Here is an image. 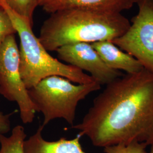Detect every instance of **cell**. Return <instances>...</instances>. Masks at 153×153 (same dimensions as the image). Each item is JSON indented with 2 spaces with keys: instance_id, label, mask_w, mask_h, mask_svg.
I'll return each instance as SVG.
<instances>
[{
  "instance_id": "10",
  "label": "cell",
  "mask_w": 153,
  "mask_h": 153,
  "mask_svg": "<svg viewBox=\"0 0 153 153\" xmlns=\"http://www.w3.org/2000/svg\"><path fill=\"white\" fill-rule=\"evenodd\" d=\"M91 45L106 65L112 69L126 71V74H134L144 68L139 61L111 41H102Z\"/></svg>"
},
{
  "instance_id": "11",
  "label": "cell",
  "mask_w": 153,
  "mask_h": 153,
  "mask_svg": "<svg viewBox=\"0 0 153 153\" xmlns=\"http://www.w3.org/2000/svg\"><path fill=\"white\" fill-rule=\"evenodd\" d=\"M26 136L24 127L20 125L13 128L9 137L0 134V153H24L23 143Z\"/></svg>"
},
{
  "instance_id": "6",
  "label": "cell",
  "mask_w": 153,
  "mask_h": 153,
  "mask_svg": "<svg viewBox=\"0 0 153 153\" xmlns=\"http://www.w3.org/2000/svg\"><path fill=\"white\" fill-rule=\"evenodd\" d=\"M138 11L123 35L111 41L153 73V0H136Z\"/></svg>"
},
{
  "instance_id": "14",
  "label": "cell",
  "mask_w": 153,
  "mask_h": 153,
  "mask_svg": "<svg viewBox=\"0 0 153 153\" xmlns=\"http://www.w3.org/2000/svg\"><path fill=\"white\" fill-rule=\"evenodd\" d=\"M16 33L8 14L0 6V47L9 36Z\"/></svg>"
},
{
  "instance_id": "9",
  "label": "cell",
  "mask_w": 153,
  "mask_h": 153,
  "mask_svg": "<svg viewBox=\"0 0 153 153\" xmlns=\"http://www.w3.org/2000/svg\"><path fill=\"white\" fill-rule=\"evenodd\" d=\"M44 127L40 126L35 134L25 140L23 143L24 153H86L82 149L80 139L77 135L72 140L61 138L55 141L45 140L42 136Z\"/></svg>"
},
{
  "instance_id": "17",
  "label": "cell",
  "mask_w": 153,
  "mask_h": 153,
  "mask_svg": "<svg viewBox=\"0 0 153 153\" xmlns=\"http://www.w3.org/2000/svg\"><path fill=\"white\" fill-rule=\"evenodd\" d=\"M151 146V148H150V152L149 153H153V144L150 145Z\"/></svg>"
},
{
  "instance_id": "7",
  "label": "cell",
  "mask_w": 153,
  "mask_h": 153,
  "mask_svg": "<svg viewBox=\"0 0 153 153\" xmlns=\"http://www.w3.org/2000/svg\"><path fill=\"white\" fill-rule=\"evenodd\" d=\"M59 58L77 68L88 71L102 85H107L123 76L120 71L110 68L91 44L77 43L66 45L56 51Z\"/></svg>"
},
{
  "instance_id": "5",
  "label": "cell",
  "mask_w": 153,
  "mask_h": 153,
  "mask_svg": "<svg viewBox=\"0 0 153 153\" xmlns=\"http://www.w3.org/2000/svg\"><path fill=\"white\" fill-rule=\"evenodd\" d=\"M0 94L16 102L23 123H33L37 111L21 77L19 50L15 35L9 36L0 47Z\"/></svg>"
},
{
  "instance_id": "15",
  "label": "cell",
  "mask_w": 153,
  "mask_h": 153,
  "mask_svg": "<svg viewBox=\"0 0 153 153\" xmlns=\"http://www.w3.org/2000/svg\"><path fill=\"white\" fill-rule=\"evenodd\" d=\"M16 111L11 114H5L0 111V134H5L10 131V117Z\"/></svg>"
},
{
  "instance_id": "2",
  "label": "cell",
  "mask_w": 153,
  "mask_h": 153,
  "mask_svg": "<svg viewBox=\"0 0 153 153\" xmlns=\"http://www.w3.org/2000/svg\"><path fill=\"white\" fill-rule=\"evenodd\" d=\"M130 25L121 13L67 9L51 14L43 23L38 38L48 51H56L68 44L112 41Z\"/></svg>"
},
{
  "instance_id": "3",
  "label": "cell",
  "mask_w": 153,
  "mask_h": 153,
  "mask_svg": "<svg viewBox=\"0 0 153 153\" xmlns=\"http://www.w3.org/2000/svg\"><path fill=\"white\" fill-rule=\"evenodd\" d=\"M0 6L8 14L19 39L20 73L27 88L52 76H63L78 84L95 81L92 76L75 66L65 64L53 57L33 31V25L0 0Z\"/></svg>"
},
{
  "instance_id": "1",
  "label": "cell",
  "mask_w": 153,
  "mask_h": 153,
  "mask_svg": "<svg viewBox=\"0 0 153 153\" xmlns=\"http://www.w3.org/2000/svg\"><path fill=\"white\" fill-rule=\"evenodd\" d=\"M153 128V73L143 68L107 84L82 121L69 129L86 136L94 146L105 148L146 143Z\"/></svg>"
},
{
  "instance_id": "12",
  "label": "cell",
  "mask_w": 153,
  "mask_h": 153,
  "mask_svg": "<svg viewBox=\"0 0 153 153\" xmlns=\"http://www.w3.org/2000/svg\"><path fill=\"white\" fill-rule=\"evenodd\" d=\"M13 10L25 18L32 25L33 16L39 0H4Z\"/></svg>"
},
{
  "instance_id": "13",
  "label": "cell",
  "mask_w": 153,
  "mask_h": 153,
  "mask_svg": "<svg viewBox=\"0 0 153 153\" xmlns=\"http://www.w3.org/2000/svg\"><path fill=\"white\" fill-rule=\"evenodd\" d=\"M145 142L134 141L128 145H117L104 148L105 153H147Z\"/></svg>"
},
{
  "instance_id": "4",
  "label": "cell",
  "mask_w": 153,
  "mask_h": 153,
  "mask_svg": "<svg viewBox=\"0 0 153 153\" xmlns=\"http://www.w3.org/2000/svg\"><path fill=\"white\" fill-rule=\"evenodd\" d=\"M100 88L97 81L74 85L65 77L52 76L28 89V93L36 111L43 115V127L56 119H63L73 126L78 103Z\"/></svg>"
},
{
  "instance_id": "8",
  "label": "cell",
  "mask_w": 153,
  "mask_h": 153,
  "mask_svg": "<svg viewBox=\"0 0 153 153\" xmlns=\"http://www.w3.org/2000/svg\"><path fill=\"white\" fill-rule=\"evenodd\" d=\"M136 0H39V6L50 14L56 11L77 9L121 13L131 9Z\"/></svg>"
},
{
  "instance_id": "16",
  "label": "cell",
  "mask_w": 153,
  "mask_h": 153,
  "mask_svg": "<svg viewBox=\"0 0 153 153\" xmlns=\"http://www.w3.org/2000/svg\"><path fill=\"white\" fill-rule=\"evenodd\" d=\"M146 143L148 145H151L153 144V128L152 131H151V133L150 134V136L149 137L148 141L146 142Z\"/></svg>"
}]
</instances>
